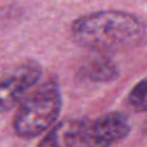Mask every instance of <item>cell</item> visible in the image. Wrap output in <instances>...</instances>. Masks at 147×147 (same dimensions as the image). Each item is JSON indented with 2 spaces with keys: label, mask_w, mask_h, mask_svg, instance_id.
I'll list each match as a JSON object with an SVG mask.
<instances>
[{
  "label": "cell",
  "mask_w": 147,
  "mask_h": 147,
  "mask_svg": "<svg viewBox=\"0 0 147 147\" xmlns=\"http://www.w3.org/2000/svg\"><path fill=\"white\" fill-rule=\"evenodd\" d=\"M128 101L136 111L147 112V78L136 84L130 90Z\"/></svg>",
  "instance_id": "cell-7"
},
{
  "label": "cell",
  "mask_w": 147,
  "mask_h": 147,
  "mask_svg": "<svg viewBox=\"0 0 147 147\" xmlns=\"http://www.w3.org/2000/svg\"><path fill=\"white\" fill-rule=\"evenodd\" d=\"M85 76L93 81H112L119 76L117 67L109 58H96L85 67Z\"/></svg>",
  "instance_id": "cell-6"
},
{
  "label": "cell",
  "mask_w": 147,
  "mask_h": 147,
  "mask_svg": "<svg viewBox=\"0 0 147 147\" xmlns=\"http://www.w3.org/2000/svg\"><path fill=\"white\" fill-rule=\"evenodd\" d=\"M146 27L136 16L120 10H101L81 16L71 26L72 40L94 52H119L141 43Z\"/></svg>",
  "instance_id": "cell-1"
},
{
  "label": "cell",
  "mask_w": 147,
  "mask_h": 147,
  "mask_svg": "<svg viewBox=\"0 0 147 147\" xmlns=\"http://www.w3.org/2000/svg\"><path fill=\"white\" fill-rule=\"evenodd\" d=\"M130 123L121 112H107L93 121L86 120V146H111L125 140Z\"/></svg>",
  "instance_id": "cell-4"
},
{
  "label": "cell",
  "mask_w": 147,
  "mask_h": 147,
  "mask_svg": "<svg viewBox=\"0 0 147 147\" xmlns=\"http://www.w3.org/2000/svg\"><path fill=\"white\" fill-rule=\"evenodd\" d=\"M61 109L58 84L47 81L22 102L13 120V128L22 138L38 137L56 123Z\"/></svg>",
  "instance_id": "cell-2"
},
{
  "label": "cell",
  "mask_w": 147,
  "mask_h": 147,
  "mask_svg": "<svg viewBox=\"0 0 147 147\" xmlns=\"http://www.w3.org/2000/svg\"><path fill=\"white\" fill-rule=\"evenodd\" d=\"M41 66L35 61H27L18 66L8 78L0 81V112L14 107L20 99L39 81Z\"/></svg>",
  "instance_id": "cell-3"
},
{
  "label": "cell",
  "mask_w": 147,
  "mask_h": 147,
  "mask_svg": "<svg viewBox=\"0 0 147 147\" xmlns=\"http://www.w3.org/2000/svg\"><path fill=\"white\" fill-rule=\"evenodd\" d=\"M40 146H86V120H67L53 128Z\"/></svg>",
  "instance_id": "cell-5"
}]
</instances>
